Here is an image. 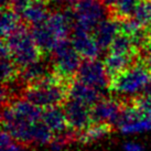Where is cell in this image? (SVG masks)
I'll use <instances>...</instances> for the list:
<instances>
[{"mask_svg":"<svg viewBox=\"0 0 151 151\" xmlns=\"http://www.w3.org/2000/svg\"><path fill=\"white\" fill-rule=\"evenodd\" d=\"M73 82L52 73L33 84L27 85L23 88L22 98L43 109L62 106L70 97V87Z\"/></svg>","mask_w":151,"mask_h":151,"instance_id":"6da1fadb","label":"cell"},{"mask_svg":"<svg viewBox=\"0 0 151 151\" xmlns=\"http://www.w3.org/2000/svg\"><path fill=\"white\" fill-rule=\"evenodd\" d=\"M151 82V67L145 56L110 80L109 92L115 97H132L141 94Z\"/></svg>","mask_w":151,"mask_h":151,"instance_id":"7a4b0ae2","label":"cell"},{"mask_svg":"<svg viewBox=\"0 0 151 151\" xmlns=\"http://www.w3.org/2000/svg\"><path fill=\"white\" fill-rule=\"evenodd\" d=\"M1 41L8 46L11 58L21 70L45 56L34 41L31 27L24 21L11 35L6 39H1Z\"/></svg>","mask_w":151,"mask_h":151,"instance_id":"3957f363","label":"cell"},{"mask_svg":"<svg viewBox=\"0 0 151 151\" xmlns=\"http://www.w3.org/2000/svg\"><path fill=\"white\" fill-rule=\"evenodd\" d=\"M83 58L76 51L71 39L61 40L50 54V63L54 74L68 82L75 81Z\"/></svg>","mask_w":151,"mask_h":151,"instance_id":"277c9868","label":"cell"},{"mask_svg":"<svg viewBox=\"0 0 151 151\" xmlns=\"http://www.w3.org/2000/svg\"><path fill=\"white\" fill-rule=\"evenodd\" d=\"M73 14L74 30L88 33H93L96 25L109 17L108 9L101 0H80L73 8Z\"/></svg>","mask_w":151,"mask_h":151,"instance_id":"5b68a950","label":"cell"},{"mask_svg":"<svg viewBox=\"0 0 151 151\" xmlns=\"http://www.w3.org/2000/svg\"><path fill=\"white\" fill-rule=\"evenodd\" d=\"M75 80L101 93L109 88L110 84V77L106 71L105 64L97 59H83Z\"/></svg>","mask_w":151,"mask_h":151,"instance_id":"8992f818","label":"cell"},{"mask_svg":"<svg viewBox=\"0 0 151 151\" xmlns=\"http://www.w3.org/2000/svg\"><path fill=\"white\" fill-rule=\"evenodd\" d=\"M122 101L120 98L111 96L101 98L91 107V116L93 122H108L117 127L118 120L122 110Z\"/></svg>","mask_w":151,"mask_h":151,"instance_id":"52a82bcc","label":"cell"},{"mask_svg":"<svg viewBox=\"0 0 151 151\" xmlns=\"http://www.w3.org/2000/svg\"><path fill=\"white\" fill-rule=\"evenodd\" d=\"M70 128L80 134L92 125L91 106L73 98H68L63 105Z\"/></svg>","mask_w":151,"mask_h":151,"instance_id":"ba28073f","label":"cell"},{"mask_svg":"<svg viewBox=\"0 0 151 151\" xmlns=\"http://www.w3.org/2000/svg\"><path fill=\"white\" fill-rule=\"evenodd\" d=\"M71 41L83 59H97L103 52L92 33L74 30Z\"/></svg>","mask_w":151,"mask_h":151,"instance_id":"9c48e42d","label":"cell"},{"mask_svg":"<svg viewBox=\"0 0 151 151\" xmlns=\"http://www.w3.org/2000/svg\"><path fill=\"white\" fill-rule=\"evenodd\" d=\"M52 73L53 71L50 63V55H45L38 61L29 64L28 66L23 67L20 73L19 80L23 83L25 87L27 85L33 84Z\"/></svg>","mask_w":151,"mask_h":151,"instance_id":"30bf717a","label":"cell"},{"mask_svg":"<svg viewBox=\"0 0 151 151\" xmlns=\"http://www.w3.org/2000/svg\"><path fill=\"white\" fill-rule=\"evenodd\" d=\"M120 31V21L113 19V18H106L101 22L96 25V28L93 31V37L101 47V50H108L115 37Z\"/></svg>","mask_w":151,"mask_h":151,"instance_id":"8fae6325","label":"cell"},{"mask_svg":"<svg viewBox=\"0 0 151 151\" xmlns=\"http://www.w3.org/2000/svg\"><path fill=\"white\" fill-rule=\"evenodd\" d=\"M30 27L34 41L38 44L43 55H50L61 40H59V38L53 33V31L49 28L45 22Z\"/></svg>","mask_w":151,"mask_h":151,"instance_id":"7c38bea8","label":"cell"},{"mask_svg":"<svg viewBox=\"0 0 151 151\" xmlns=\"http://www.w3.org/2000/svg\"><path fill=\"white\" fill-rule=\"evenodd\" d=\"M42 120L54 134H63L70 129L65 111L62 106L44 108L42 111Z\"/></svg>","mask_w":151,"mask_h":151,"instance_id":"4fadbf2b","label":"cell"},{"mask_svg":"<svg viewBox=\"0 0 151 151\" xmlns=\"http://www.w3.org/2000/svg\"><path fill=\"white\" fill-rule=\"evenodd\" d=\"M50 14L51 8L47 0H39L29 4L21 13V17L25 23L29 25H35L45 22Z\"/></svg>","mask_w":151,"mask_h":151,"instance_id":"5bb4252c","label":"cell"},{"mask_svg":"<svg viewBox=\"0 0 151 151\" xmlns=\"http://www.w3.org/2000/svg\"><path fill=\"white\" fill-rule=\"evenodd\" d=\"M103 93L94 87H91L86 84H83L78 81H74L70 87V97L78 101H82L86 105L92 107L98 101L103 98Z\"/></svg>","mask_w":151,"mask_h":151,"instance_id":"9a60e30c","label":"cell"},{"mask_svg":"<svg viewBox=\"0 0 151 151\" xmlns=\"http://www.w3.org/2000/svg\"><path fill=\"white\" fill-rule=\"evenodd\" d=\"M142 55L139 56H129V55H120V54H114L109 53L105 56L104 59V64H105L106 71L108 73L110 80L114 76L118 75L122 71L127 70L132 64H134Z\"/></svg>","mask_w":151,"mask_h":151,"instance_id":"2e32d148","label":"cell"},{"mask_svg":"<svg viewBox=\"0 0 151 151\" xmlns=\"http://www.w3.org/2000/svg\"><path fill=\"white\" fill-rule=\"evenodd\" d=\"M1 71H2V84H10L18 81L21 73V68L13 61L8 46L2 41H1Z\"/></svg>","mask_w":151,"mask_h":151,"instance_id":"e0dca14e","label":"cell"},{"mask_svg":"<svg viewBox=\"0 0 151 151\" xmlns=\"http://www.w3.org/2000/svg\"><path fill=\"white\" fill-rule=\"evenodd\" d=\"M109 53L120 55H129V56H139L142 53L134 45V40L130 35L119 31V33L115 37L113 42L108 49Z\"/></svg>","mask_w":151,"mask_h":151,"instance_id":"ac0fdd59","label":"cell"},{"mask_svg":"<svg viewBox=\"0 0 151 151\" xmlns=\"http://www.w3.org/2000/svg\"><path fill=\"white\" fill-rule=\"evenodd\" d=\"M115 127L108 122H92V125L84 131L78 134V140L82 143H91L106 137L113 132Z\"/></svg>","mask_w":151,"mask_h":151,"instance_id":"d6986e66","label":"cell"},{"mask_svg":"<svg viewBox=\"0 0 151 151\" xmlns=\"http://www.w3.org/2000/svg\"><path fill=\"white\" fill-rule=\"evenodd\" d=\"M22 22L23 19L21 14L14 11L12 8L1 9V25H0L1 39H6L9 35H11Z\"/></svg>","mask_w":151,"mask_h":151,"instance_id":"ffe728a7","label":"cell"},{"mask_svg":"<svg viewBox=\"0 0 151 151\" xmlns=\"http://www.w3.org/2000/svg\"><path fill=\"white\" fill-rule=\"evenodd\" d=\"M137 2L138 0H118L116 7L109 12V18L122 21L132 17Z\"/></svg>","mask_w":151,"mask_h":151,"instance_id":"44dd1931","label":"cell"},{"mask_svg":"<svg viewBox=\"0 0 151 151\" xmlns=\"http://www.w3.org/2000/svg\"><path fill=\"white\" fill-rule=\"evenodd\" d=\"M132 17L142 25H151V0H139Z\"/></svg>","mask_w":151,"mask_h":151,"instance_id":"7402d4cb","label":"cell"},{"mask_svg":"<svg viewBox=\"0 0 151 151\" xmlns=\"http://www.w3.org/2000/svg\"><path fill=\"white\" fill-rule=\"evenodd\" d=\"M120 131L122 134H136V132H142L146 130L151 129V119L149 117L140 118L134 122H131L129 124H126L122 126Z\"/></svg>","mask_w":151,"mask_h":151,"instance_id":"603a6c76","label":"cell"},{"mask_svg":"<svg viewBox=\"0 0 151 151\" xmlns=\"http://www.w3.org/2000/svg\"><path fill=\"white\" fill-rule=\"evenodd\" d=\"M80 0H47L49 6L52 10H67V9H73L75 4Z\"/></svg>","mask_w":151,"mask_h":151,"instance_id":"cb8c5ba5","label":"cell"},{"mask_svg":"<svg viewBox=\"0 0 151 151\" xmlns=\"http://www.w3.org/2000/svg\"><path fill=\"white\" fill-rule=\"evenodd\" d=\"M35 1H39V0H11L10 8H12L14 11H17L18 13L21 14L29 4H31L32 2H35Z\"/></svg>","mask_w":151,"mask_h":151,"instance_id":"d4e9b609","label":"cell"},{"mask_svg":"<svg viewBox=\"0 0 151 151\" xmlns=\"http://www.w3.org/2000/svg\"><path fill=\"white\" fill-rule=\"evenodd\" d=\"M125 151H143V148L138 145V143H134V142H128L126 143L125 146Z\"/></svg>","mask_w":151,"mask_h":151,"instance_id":"484cf974","label":"cell"},{"mask_svg":"<svg viewBox=\"0 0 151 151\" xmlns=\"http://www.w3.org/2000/svg\"><path fill=\"white\" fill-rule=\"evenodd\" d=\"M143 56H145V59H146V61H147V63L149 64L151 67V46L145 52V53H143Z\"/></svg>","mask_w":151,"mask_h":151,"instance_id":"4316f807","label":"cell"},{"mask_svg":"<svg viewBox=\"0 0 151 151\" xmlns=\"http://www.w3.org/2000/svg\"><path fill=\"white\" fill-rule=\"evenodd\" d=\"M149 118H150V119H151V115H150V116H149Z\"/></svg>","mask_w":151,"mask_h":151,"instance_id":"83f0119b","label":"cell"}]
</instances>
